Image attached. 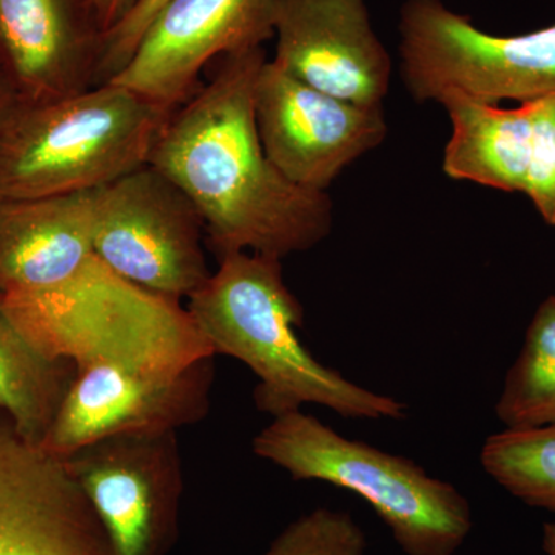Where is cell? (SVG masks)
Segmentation results:
<instances>
[{
    "label": "cell",
    "instance_id": "cell-18",
    "mask_svg": "<svg viewBox=\"0 0 555 555\" xmlns=\"http://www.w3.org/2000/svg\"><path fill=\"white\" fill-rule=\"evenodd\" d=\"M495 414L506 429L555 425V295L535 310Z\"/></svg>",
    "mask_w": 555,
    "mask_h": 555
},
{
    "label": "cell",
    "instance_id": "cell-13",
    "mask_svg": "<svg viewBox=\"0 0 555 555\" xmlns=\"http://www.w3.org/2000/svg\"><path fill=\"white\" fill-rule=\"evenodd\" d=\"M273 62L301 82L361 107H383L392 60L366 0H278Z\"/></svg>",
    "mask_w": 555,
    "mask_h": 555
},
{
    "label": "cell",
    "instance_id": "cell-23",
    "mask_svg": "<svg viewBox=\"0 0 555 555\" xmlns=\"http://www.w3.org/2000/svg\"><path fill=\"white\" fill-rule=\"evenodd\" d=\"M21 102L17 100L16 93L11 89L9 80L3 73L0 72V130L3 129L11 115L20 107Z\"/></svg>",
    "mask_w": 555,
    "mask_h": 555
},
{
    "label": "cell",
    "instance_id": "cell-22",
    "mask_svg": "<svg viewBox=\"0 0 555 555\" xmlns=\"http://www.w3.org/2000/svg\"><path fill=\"white\" fill-rule=\"evenodd\" d=\"M101 27L107 33L133 10L138 0H90Z\"/></svg>",
    "mask_w": 555,
    "mask_h": 555
},
{
    "label": "cell",
    "instance_id": "cell-16",
    "mask_svg": "<svg viewBox=\"0 0 555 555\" xmlns=\"http://www.w3.org/2000/svg\"><path fill=\"white\" fill-rule=\"evenodd\" d=\"M72 478L0 409V555H62Z\"/></svg>",
    "mask_w": 555,
    "mask_h": 555
},
{
    "label": "cell",
    "instance_id": "cell-11",
    "mask_svg": "<svg viewBox=\"0 0 555 555\" xmlns=\"http://www.w3.org/2000/svg\"><path fill=\"white\" fill-rule=\"evenodd\" d=\"M278 0H169L109 82L178 108L198 93L211 61L275 38Z\"/></svg>",
    "mask_w": 555,
    "mask_h": 555
},
{
    "label": "cell",
    "instance_id": "cell-17",
    "mask_svg": "<svg viewBox=\"0 0 555 555\" xmlns=\"http://www.w3.org/2000/svg\"><path fill=\"white\" fill-rule=\"evenodd\" d=\"M75 371L69 361L51 360L33 346L0 294V409L27 440L42 443Z\"/></svg>",
    "mask_w": 555,
    "mask_h": 555
},
{
    "label": "cell",
    "instance_id": "cell-3",
    "mask_svg": "<svg viewBox=\"0 0 555 555\" xmlns=\"http://www.w3.org/2000/svg\"><path fill=\"white\" fill-rule=\"evenodd\" d=\"M175 109L116 82L21 104L0 130V201L93 192L149 164Z\"/></svg>",
    "mask_w": 555,
    "mask_h": 555
},
{
    "label": "cell",
    "instance_id": "cell-5",
    "mask_svg": "<svg viewBox=\"0 0 555 555\" xmlns=\"http://www.w3.org/2000/svg\"><path fill=\"white\" fill-rule=\"evenodd\" d=\"M251 449L294 480L363 496L406 555H454L473 531V509L454 485L406 456L339 436L301 409L275 416Z\"/></svg>",
    "mask_w": 555,
    "mask_h": 555
},
{
    "label": "cell",
    "instance_id": "cell-12",
    "mask_svg": "<svg viewBox=\"0 0 555 555\" xmlns=\"http://www.w3.org/2000/svg\"><path fill=\"white\" fill-rule=\"evenodd\" d=\"M438 104L451 120L443 171L454 181L521 193L555 228V94L516 108L448 93Z\"/></svg>",
    "mask_w": 555,
    "mask_h": 555
},
{
    "label": "cell",
    "instance_id": "cell-14",
    "mask_svg": "<svg viewBox=\"0 0 555 555\" xmlns=\"http://www.w3.org/2000/svg\"><path fill=\"white\" fill-rule=\"evenodd\" d=\"M104 36L90 0H0V72L21 104L100 86Z\"/></svg>",
    "mask_w": 555,
    "mask_h": 555
},
{
    "label": "cell",
    "instance_id": "cell-1",
    "mask_svg": "<svg viewBox=\"0 0 555 555\" xmlns=\"http://www.w3.org/2000/svg\"><path fill=\"white\" fill-rule=\"evenodd\" d=\"M208 86L175 109L149 164L198 208L217 258L236 251L284 258L331 235L327 192L298 188L266 155L255 120L262 47L218 60Z\"/></svg>",
    "mask_w": 555,
    "mask_h": 555
},
{
    "label": "cell",
    "instance_id": "cell-20",
    "mask_svg": "<svg viewBox=\"0 0 555 555\" xmlns=\"http://www.w3.org/2000/svg\"><path fill=\"white\" fill-rule=\"evenodd\" d=\"M366 546L350 514L318 507L288 525L264 555H364Z\"/></svg>",
    "mask_w": 555,
    "mask_h": 555
},
{
    "label": "cell",
    "instance_id": "cell-8",
    "mask_svg": "<svg viewBox=\"0 0 555 555\" xmlns=\"http://www.w3.org/2000/svg\"><path fill=\"white\" fill-rule=\"evenodd\" d=\"M214 358L179 372L108 363L75 367L40 444L51 454L67 456L105 438L156 436L195 425L210 411Z\"/></svg>",
    "mask_w": 555,
    "mask_h": 555
},
{
    "label": "cell",
    "instance_id": "cell-2",
    "mask_svg": "<svg viewBox=\"0 0 555 555\" xmlns=\"http://www.w3.org/2000/svg\"><path fill=\"white\" fill-rule=\"evenodd\" d=\"M218 262L188 298V310L215 356L236 358L257 375L259 412L275 418L320 404L349 420L406 416V404L349 382L302 346L297 328L305 310L284 281L281 259L236 251Z\"/></svg>",
    "mask_w": 555,
    "mask_h": 555
},
{
    "label": "cell",
    "instance_id": "cell-4",
    "mask_svg": "<svg viewBox=\"0 0 555 555\" xmlns=\"http://www.w3.org/2000/svg\"><path fill=\"white\" fill-rule=\"evenodd\" d=\"M17 326L51 360L179 372L215 357L181 299L116 275L93 257L49 291L3 295Z\"/></svg>",
    "mask_w": 555,
    "mask_h": 555
},
{
    "label": "cell",
    "instance_id": "cell-15",
    "mask_svg": "<svg viewBox=\"0 0 555 555\" xmlns=\"http://www.w3.org/2000/svg\"><path fill=\"white\" fill-rule=\"evenodd\" d=\"M94 190L0 201V294L49 291L93 255Z\"/></svg>",
    "mask_w": 555,
    "mask_h": 555
},
{
    "label": "cell",
    "instance_id": "cell-9",
    "mask_svg": "<svg viewBox=\"0 0 555 555\" xmlns=\"http://www.w3.org/2000/svg\"><path fill=\"white\" fill-rule=\"evenodd\" d=\"M61 459L115 555H166L184 489L177 433L105 438Z\"/></svg>",
    "mask_w": 555,
    "mask_h": 555
},
{
    "label": "cell",
    "instance_id": "cell-21",
    "mask_svg": "<svg viewBox=\"0 0 555 555\" xmlns=\"http://www.w3.org/2000/svg\"><path fill=\"white\" fill-rule=\"evenodd\" d=\"M167 2L169 0H138L133 10L116 27L105 33L100 86L115 79L120 69L126 67L150 22L155 20Z\"/></svg>",
    "mask_w": 555,
    "mask_h": 555
},
{
    "label": "cell",
    "instance_id": "cell-7",
    "mask_svg": "<svg viewBox=\"0 0 555 555\" xmlns=\"http://www.w3.org/2000/svg\"><path fill=\"white\" fill-rule=\"evenodd\" d=\"M204 232L195 204L150 164L94 190V257L147 291L181 299L204 286Z\"/></svg>",
    "mask_w": 555,
    "mask_h": 555
},
{
    "label": "cell",
    "instance_id": "cell-6",
    "mask_svg": "<svg viewBox=\"0 0 555 555\" xmlns=\"http://www.w3.org/2000/svg\"><path fill=\"white\" fill-rule=\"evenodd\" d=\"M398 31L401 79L420 104L448 93L491 105L555 94V22L525 35H491L443 0H406Z\"/></svg>",
    "mask_w": 555,
    "mask_h": 555
},
{
    "label": "cell",
    "instance_id": "cell-19",
    "mask_svg": "<svg viewBox=\"0 0 555 555\" xmlns=\"http://www.w3.org/2000/svg\"><path fill=\"white\" fill-rule=\"evenodd\" d=\"M480 463L511 495L555 513V425L505 429L486 438Z\"/></svg>",
    "mask_w": 555,
    "mask_h": 555
},
{
    "label": "cell",
    "instance_id": "cell-10",
    "mask_svg": "<svg viewBox=\"0 0 555 555\" xmlns=\"http://www.w3.org/2000/svg\"><path fill=\"white\" fill-rule=\"evenodd\" d=\"M255 120L266 155L298 188L327 192L332 182L385 141V108L361 107L313 89L275 62L259 69Z\"/></svg>",
    "mask_w": 555,
    "mask_h": 555
},
{
    "label": "cell",
    "instance_id": "cell-24",
    "mask_svg": "<svg viewBox=\"0 0 555 555\" xmlns=\"http://www.w3.org/2000/svg\"><path fill=\"white\" fill-rule=\"evenodd\" d=\"M543 550L547 555H555V521L543 526Z\"/></svg>",
    "mask_w": 555,
    "mask_h": 555
}]
</instances>
